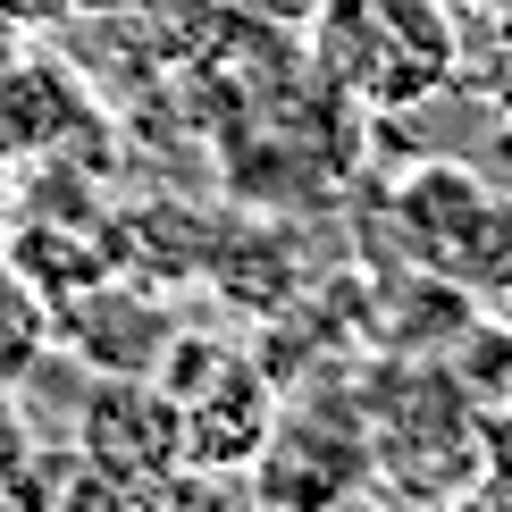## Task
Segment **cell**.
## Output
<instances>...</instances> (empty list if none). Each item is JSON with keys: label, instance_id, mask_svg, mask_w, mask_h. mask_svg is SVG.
Instances as JSON below:
<instances>
[{"label": "cell", "instance_id": "cell-5", "mask_svg": "<svg viewBox=\"0 0 512 512\" xmlns=\"http://www.w3.org/2000/svg\"><path fill=\"white\" fill-rule=\"evenodd\" d=\"M93 135H101V110L84 93V76L68 59H51L42 42H9L0 51V152L9 160H68Z\"/></svg>", "mask_w": 512, "mask_h": 512}, {"label": "cell", "instance_id": "cell-15", "mask_svg": "<svg viewBox=\"0 0 512 512\" xmlns=\"http://www.w3.org/2000/svg\"><path fill=\"white\" fill-rule=\"evenodd\" d=\"M135 9H152V0H84V17H135Z\"/></svg>", "mask_w": 512, "mask_h": 512}, {"label": "cell", "instance_id": "cell-7", "mask_svg": "<svg viewBox=\"0 0 512 512\" xmlns=\"http://www.w3.org/2000/svg\"><path fill=\"white\" fill-rule=\"evenodd\" d=\"M51 345H76L93 370H152L160 345H168V319L152 303V286H118L101 277L93 294L51 311Z\"/></svg>", "mask_w": 512, "mask_h": 512}, {"label": "cell", "instance_id": "cell-4", "mask_svg": "<svg viewBox=\"0 0 512 512\" xmlns=\"http://www.w3.org/2000/svg\"><path fill=\"white\" fill-rule=\"evenodd\" d=\"M76 454H93L118 479H168L185 462V412L152 370H101V387L76 412Z\"/></svg>", "mask_w": 512, "mask_h": 512}, {"label": "cell", "instance_id": "cell-11", "mask_svg": "<svg viewBox=\"0 0 512 512\" xmlns=\"http://www.w3.org/2000/svg\"><path fill=\"white\" fill-rule=\"evenodd\" d=\"M143 512H252L236 471H202V462H177L168 479H152Z\"/></svg>", "mask_w": 512, "mask_h": 512}, {"label": "cell", "instance_id": "cell-13", "mask_svg": "<svg viewBox=\"0 0 512 512\" xmlns=\"http://www.w3.org/2000/svg\"><path fill=\"white\" fill-rule=\"evenodd\" d=\"M34 462V429H26V403H17V387H0V487H9L17 471Z\"/></svg>", "mask_w": 512, "mask_h": 512}, {"label": "cell", "instance_id": "cell-10", "mask_svg": "<svg viewBox=\"0 0 512 512\" xmlns=\"http://www.w3.org/2000/svg\"><path fill=\"white\" fill-rule=\"evenodd\" d=\"M51 353V303L26 286V277L0 269V387L34 378V361Z\"/></svg>", "mask_w": 512, "mask_h": 512}, {"label": "cell", "instance_id": "cell-3", "mask_svg": "<svg viewBox=\"0 0 512 512\" xmlns=\"http://www.w3.org/2000/svg\"><path fill=\"white\" fill-rule=\"evenodd\" d=\"M361 479H370V445H361L345 420L319 429L311 412H277L269 445L244 471V487H252L261 512H345L361 496Z\"/></svg>", "mask_w": 512, "mask_h": 512}, {"label": "cell", "instance_id": "cell-8", "mask_svg": "<svg viewBox=\"0 0 512 512\" xmlns=\"http://www.w3.org/2000/svg\"><path fill=\"white\" fill-rule=\"evenodd\" d=\"M454 294L479 303H512V194H479V210L445 236V252L429 261Z\"/></svg>", "mask_w": 512, "mask_h": 512}, {"label": "cell", "instance_id": "cell-2", "mask_svg": "<svg viewBox=\"0 0 512 512\" xmlns=\"http://www.w3.org/2000/svg\"><path fill=\"white\" fill-rule=\"evenodd\" d=\"M152 378L185 412V462L244 479L252 454H261L269 429H277V378L244 345H227V336H185V328H168Z\"/></svg>", "mask_w": 512, "mask_h": 512}, {"label": "cell", "instance_id": "cell-14", "mask_svg": "<svg viewBox=\"0 0 512 512\" xmlns=\"http://www.w3.org/2000/svg\"><path fill=\"white\" fill-rule=\"evenodd\" d=\"M9 219H17V160L0 152V236H9Z\"/></svg>", "mask_w": 512, "mask_h": 512}, {"label": "cell", "instance_id": "cell-6", "mask_svg": "<svg viewBox=\"0 0 512 512\" xmlns=\"http://www.w3.org/2000/svg\"><path fill=\"white\" fill-rule=\"evenodd\" d=\"M0 269L26 277L42 303H76L93 294L101 277H118V236H110V210H76V219H51V210H17L9 236H0Z\"/></svg>", "mask_w": 512, "mask_h": 512}, {"label": "cell", "instance_id": "cell-1", "mask_svg": "<svg viewBox=\"0 0 512 512\" xmlns=\"http://www.w3.org/2000/svg\"><path fill=\"white\" fill-rule=\"evenodd\" d=\"M311 51L328 84L361 110H420L462 68V9L454 0H319Z\"/></svg>", "mask_w": 512, "mask_h": 512}, {"label": "cell", "instance_id": "cell-9", "mask_svg": "<svg viewBox=\"0 0 512 512\" xmlns=\"http://www.w3.org/2000/svg\"><path fill=\"white\" fill-rule=\"evenodd\" d=\"M479 194L487 185L471 177V168H454V160H429V168H412V177L395 185V219H403V244H412L420 269H429L445 252V236L479 210Z\"/></svg>", "mask_w": 512, "mask_h": 512}, {"label": "cell", "instance_id": "cell-12", "mask_svg": "<svg viewBox=\"0 0 512 512\" xmlns=\"http://www.w3.org/2000/svg\"><path fill=\"white\" fill-rule=\"evenodd\" d=\"M84 0H0V26H9L17 42H51L59 26H76Z\"/></svg>", "mask_w": 512, "mask_h": 512}]
</instances>
